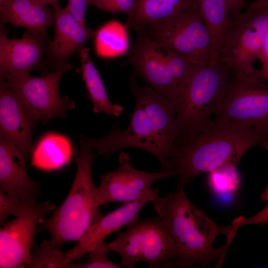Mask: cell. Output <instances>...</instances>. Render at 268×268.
<instances>
[{
	"mask_svg": "<svg viewBox=\"0 0 268 268\" xmlns=\"http://www.w3.org/2000/svg\"><path fill=\"white\" fill-rule=\"evenodd\" d=\"M129 86L135 103L128 127L122 130L116 124L101 138L80 135V143L105 158L125 148H139L154 155L162 165L172 155L179 135L174 104L149 85L140 86L134 76Z\"/></svg>",
	"mask_w": 268,
	"mask_h": 268,
	"instance_id": "obj_1",
	"label": "cell"
},
{
	"mask_svg": "<svg viewBox=\"0 0 268 268\" xmlns=\"http://www.w3.org/2000/svg\"><path fill=\"white\" fill-rule=\"evenodd\" d=\"M264 138L249 127L217 117L201 130L179 135L173 153L160 171L177 176L176 190L184 189L197 176L227 163L237 165Z\"/></svg>",
	"mask_w": 268,
	"mask_h": 268,
	"instance_id": "obj_2",
	"label": "cell"
},
{
	"mask_svg": "<svg viewBox=\"0 0 268 268\" xmlns=\"http://www.w3.org/2000/svg\"><path fill=\"white\" fill-rule=\"evenodd\" d=\"M151 202L175 243L176 266L203 267L217 260L216 267H220L232 241L227 240L219 248L214 247L213 243L221 234L233 240L238 230L233 223L227 226L216 224L189 201L184 189L158 197Z\"/></svg>",
	"mask_w": 268,
	"mask_h": 268,
	"instance_id": "obj_3",
	"label": "cell"
},
{
	"mask_svg": "<svg viewBox=\"0 0 268 268\" xmlns=\"http://www.w3.org/2000/svg\"><path fill=\"white\" fill-rule=\"evenodd\" d=\"M95 158V150L81 144L75 157V176L67 197L38 227L50 233L51 244L57 249L67 242H78L103 216L92 177Z\"/></svg>",
	"mask_w": 268,
	"mask_h": 268,
	"instance_id": "obj_4",
	"label": "cell"
},
{
	"mask_svg": "<svg viewBox=\"0 0 268 268\" xmlns=\"http://www.w3.org/2000/svg\"><path fill=\"white\" fill-rule=\"evenodd\" d=\"M233 73L219 62L195 66L173 102L179 135L197 133L211 122Z\"/></svg>",
	"mask_w": 268,
	"mask_h": 268,
	"instance_id": "obj_5",
	"label": "cell"
},
{
	"mask_svg": "<svg viewBox=\"0 0 268 268\" xmlns=\"http://www.w3.org/2000/svg\"><path fill=\"white\" fill-rule=\"evenodd\" d=\"M109 244L111 251L121 256L122 266L127 268H133L139 262L151 268L176 266L175 243L158 215L144 219L138 217Z\"/></svg>",
	"mask_w": 268,
	"mask_h": 268,
	"instance_id": "obj_6",
	"label": "cell"
},
{
	"mask_svg": "<svg viewBox=\"0 0 268 268\" xmlns=\"http://www.w3.org/2000/svg\"><path fill=\"white\" fill-rule=\"evenodd\" d=\"M140 32L163 48L195 65L211 62V39L199 7L186 8L167 18L149 23Z\"/></svg>",
	"mask_w": 268,
	"mask_h": 268,
	"instance_id": "obj_7",
	"label": "cell"
},
{
	"mask_svg": "<svg viewBox=\"0 0 268 268\" xmlns=\"http://www.w3.org/2000/svg\"><path fill=\"white\" fill-rule=\"evenodd\" d=\"M215 115L251 128L268 139V82L256 72L234 73Z\"/></svg>",
	"mask_w": 268,
	"mask_h": 268,
	"instance_id": "obj_8",
	"label": "cell"
},
{
	"mask_svg": "<svg viewBox=\"0 0 268 268\" xmlns=\"http://www.w3.org/2000/svg\"><path fill=\"white\" fill-rule=\"evenodd\" d=\"M268 29V10L235 13L220 46L217 61L234 73L253 74Z\"/></svg>",
	"mask_w": 268,
	"mask_h": 268,
	"instance_id": "obj_9",
	"label": "cell"
},
{
	"mask_svg": "<svg viewBox=\"0 0 268 268\" xmlns=\"http://www.w3.org/2000/svg\"><path fill=\"white\" fill-rule=\"evenodd\" d=\"M73 67L69 63L39 77L30 74L21 76L0 74V76L19 95L37 120L46 124L54 118H65L67 112L75 107L74 102L68 97H60L59 89L63 76Z\"/></svg>",
	"mask_w": 268,
	"mask_h": 268,
	"instance_id": "obj_10",
	"label": "cell"
},
{
	"mask_svg": "<svg viewBox=\"0 0 268 268\" xmlns=\"http://www.w3.org/2000/svg\"><path fill=\"white\" fill-rule=\"evenodd\" d=\"M55 205L48 201L28 203L24 211L0 229V268H27L38 224L52 212Z\"/></svg>",
	"mask_w": 268,
	"mask_h": 268,
	"instance_id": "obj_11",
	"label": "cell"
},
{
	"mask_svg": "<svg viewBox=\"0 0 268 268\" xmlns=\"http://www.w3.org/2000/svg\"><path fill=\"white\" fill-rule=\"evenodd\" d=\"M118 162L116 169L100 176V183L96 189V201L99 206L135 201L150 191L156 181L171 177L167 172H150L136 169L130 155L125 152L119 155Z\"/></svg>",
	"mask_w": 268,
	"mask_h": 268,
	"instance_id": "obj_12",
	"label": "cell"
},
{
	"mask_svg": "<svg viewBox=\"0 0 268 268\" xmlns=\"http://www.w3.org/2000/svg\"><path fill=\"white\" fill-rule=\"evenodd\" d=\"M137 33L125 65L132 66L134 73L157 93L174 102L181 85L167 65L161 47L143 32Z\"/></svg>",
	"mask_w": 268,
	"mask_h": 268,
	"instance_id": "obj_13",
	"label": "cell"
},
{
	"mask_svg": "<svg viewBox=\"0 0 268 268\" xmlns=\"http://www.w3.org/2000/svg\"><path fill=\"white\" fill-rule=\"evenodd\" d=\"M0 27V75L21 76L34 70L48 73L44 60L51 41L48 34L26 30L21 38L9 39L4 25Z\"/></svg>",
	"mask_w": 268,
	"mask_h": 268,
	"instance_id": "obj_14",
	"label": "cell"
},
{
	"mask_svg": "<svg viewBox=\"0 0 268 268\" xmlns=\"http://www.w3.org/2000/svg\"><path fill=\"white\" fill-rule=\"evenodd\" d=\"M38 121L19 95L0 76V137L31 158L34 149L32 135Z\"/></svg>",
	"mask_w": 268,
	"mask_h": 268,
	"instance_id": "obj_15",
	"label": "cell"
},
{
	"mask_svg": "<svg viewBox=\"0 0 268 268\" xmlns=\"http://www.w3.org/2000/svg\"><path fill=\"white\" fill-rule=\"evenodd\" d=\"M54 35L46 52V65L52 72L68 65L71 57L93 38L95 30L79 22L66 6L53 8Z\"/></svg>",
	"mask_w": 268,
	"mask_h": 268,
	"instance_id": "obj_16",
	"label": "cell"
},
{
	"mask_svg": "<svg viewBox=\"0 0 268 268\" xmlns=\"http://www.w3.org/2000/svg\"><path fill=\"white\" fill-rule=\"evenodd\" d=\"M159 197L158 188L151 189L140 198L127 203L103 216L94 223L72 249L66 253L64 268L70 262L80 260L112 233L138 218L141 209Z\"/></svg>",
	"mask_w": 268,
	"mask_h": 268,
	"instance_id": "obj_17",
	"label": "cell"
},
{
	"mask_svg": "<svg viewBox=\"0 0 268 268\" xmlns=\"http://www.w3.org/2000/svg\"><path fill=\"white\" fill-rule=\"evenodd\" d=\"M25 156L16 147L0 137V190L26 203L36 201L40 185L27 171Z\"/></svg>",
	"mask_w": 268,
	"mask_h": 268,
	"instance_id": "obj_18",
	"label": "cell"
},
{
	"mask_svg": "<svg viewBox=\"0 0 268 268\" xmlns=\"http://www.w3.org/2000/svg\"><path fill=\"white\" fill-rule=\"evenodd\" d=\"M39 0H6L0 6V23L22 27L33 32L47 34L52 26L54 11Z\"/></svg>",
	"mask_w": 268,
	"mask_h": 268,
	"instance_id": "obj_19",
	"label": "cell"
},
{
	"mask_svg": "<svg viewBox=\"0 0 268 268\" xmlns=\"http://www.w3.org/2000/svg\"><path fill=\"white\" fill-rule=\"evenodd\" d=\"M201 15L211 37L212 58L218 62V52L233 14L240 12L231 0H198Z\"/></svg>",
	"mask_w": 268,
	"mask_h": 268,
	"instance_id": "obj_20",
	"label": "cell"
},
{
	"mask_svg": "<svg viewBox=\"0 0 268 268\" xmlns=\"http://www.w3.org/2000/svg\"><path fill=\"white\" fill-rule=\"evenodd\" d=\"M73 154V147L67 137L50 133L43 136L34 147L31 165L44 171L57 170L67 164Z\"/></svg>",
	"mask_w": 268,
	"mask_h": 268,
	"instance_id": "obj_21",
	"label": "cell"
},
{
	"mask_svg": "<svg viewBox=\"0 0 268 268\" xmlns=\"http://www.w3.org/2000/svg\"><path fill=\"white\" fill-rule=\"evenodd\" d=\"M89 49L83 47L78 53L81 63L82 79L92 103L95 113H105L119 117L123 112L122 106L113 104L110 100L99 73L91 60Z\"/></svg>",
	"mask_w": 268,
	"mask_h": 268,
	"instance_id": "obj_22",
	"label": "cell"
},
{
	"mask_svg": "<svg viewBox=\"0 0 268 268\" xmlns=\"http://www.w3.org/2000/svg\"><path fill=\"white\" fill-rule=\"evenodd\" d=\"M127 29L126 25L112 20L95 30L93 38L96 55L101 58L111 59L127 53L129 41Z\"/></svg>",
	"mask_w": 268,
	"mask_h": 268,
	"instance_id": "obj_23",
	"label": "cell"
},
{
	"mask_svg": "<svg viewBox=\"0 0 268 268\" xmlns=\"http://www.w3.org/2000/svg\"><path fill=\"white\" fill-rule=\"evenodd\" d=\"M236 165L227 163L208 172V184L214 193L227 195L237 191L240 176Z\"/></svg>",
	"mask_w": 268,
	"mask_h": 268,
	"instance_id": "obj_24",
	"label": "cell"
},
{
	"mask_svg": "<svg viewBox=\"0 0 268 268\" xmlns=\"http://www.w3.org/2000/svg\"><path fill=\"white\" fill-rule=\"evenodd\" d=\"M66 253L54 248L50 241L44 240L31 252L27 268H64Z\"/></svg>",
	"mask_w": 268,
	"mask_h": 268,
	"instance_id": "obj_25",
	"label": "cell"
},
{
	"mask_svg": "<svg viewBox=\"0 0 268 268\" xmlns=\"http://www.w3.org/2000/svg\"><path fill=\"white\" fill-rule=\"evenodd\" d=\"M111 251L109 243L104 241L95 246L88 253L86 260L82 263L70 262L66 268H121L122 265L116 264L109 260L108 254Z\"/></svg>",
	"mask_w": 268,
	"mask_h": 268,
	"instance_id": "obj_26",
	"label": "cell"
},
{
	"mask_svg": "<svg viewBox=\"0 0 268 268\" xmlns=\"http://www.w3.org/2000/svg\"><path fill=\"white\" fill-rule=\"evenodd\" d=\"M28 203L21 201L0 190V224H4L11 215L19 216L24 211Z\"/></svg>",
	"mask_w": 268,
	"mask_h": 268,
	"instance_id": "obj_27",
	"label": "cell"
},
{
	"mask_svg": "<svg viewBox=\"0 0 268 268\" xmlns=\"http://www.w3.org/2000/svg\"><path fill=\"white\" fill-rule=\"evenodd\" d=\"M137 0H88V3L112 14L129 15L135 8Z\"/></svg>",
	"mask_w": 268,
	"mask_h": 268,
	"instance_id": "obj_28",
	"label": "cell"
},
{
	"mask_svg": "<svg viewBox=\"0 0 268 268\" xmlns=\"http://www.w3.org/2000/svg\"><path fill=\"white\" fill-rule=\"evenodd\" d=\"M238 228L252 224H266L268 223V202L264 208L253 216L246 218L240 216L233 221Z\"/></svg>",
	"mask_w": 268,
	"mask_h": 268,
	"instance_id": "obj_29",
	"label": "cell"
},
{
	"mask_svg": "<svg viewBox=\"0 0 268 268\" xmlns=\"http://www.w3.org/2000/svg\"><path fill=\"white\" fill-rule=\"evenodd\" d=\"M88 4V0H68L66 6L79 22L86 25L85 15Z\"/></svg>",
	"mask_w": 268,
	"mask_h": 268,
	"instance_id": "obj_30",
	"label": "cell"
},
{
	"mask_svg": "<svg viewBox=\"0 0 268 268\" xmlns=\"http://www.w3.org/2000/svg\"><path fill=\"white\" fill-rule=\"evenodd\" d=\"M257 60L261 63V69L268 68V29Z\"/></svg>",
	"mask_w": 268,
	"mask_h": 268,
	"instance_id": "obj_31",
	"label": "cell"
},
{
	"mask_svg": "<svg viewBox=\"0 0 268 268\" xmlns=\"http://www.w3.org/2000/svg\"><path fill=\"white\" fill-rule=\"evenodd\" d=\"M247 9L254 12L268 10V0H255L249 4Z\"/></svg>",
	"mask_w": 268,
	"mask_h": 268,
	"instance_id": "obj_32",
	"label": "cell"
},
{
	"mask_svg": "<svg viewBox=\"0 0 268 268\" xmlns=\"http://www.w3.org/2000/svg\"><path fill=\"white\" fill-rule=\"evenodd\" d=\"M261 145L265 148L266 150L268 151V139L264 141L262 144ZM261 199L263 201H268V184L261 194Z\"/></svg>",
	"mask_w": 268,
	"mask_h": 268,
	"instance_id": "obj_33",
	"label": "cell"
},
{
	"mask_svg": "<svg viewBox=\"0 0 268 268\" xmlns=\"http://www.w3.org/2000/svg\"><path fill=\"white\" fill-rule=\"evenodd\" d=\"M256 74L261 79L268 82V68L256 70Z\"/></svg>",
	"mask_w": 268,
	"mask_h": 268,
	"instance_id": "obj_34",
	"label": "cell"
},
{
	"mask_svg": "<svg viewBox=\"0 0 268 268\" xmlns=\"http://www.w3.org/2000/svg\"><path fill=\"white\" fill-rule=\"evenodd\" d=\"M46 4H50L53 8L59 5V0H39Z\"/></svg>",
	"mask_w": 268,
	"mask_h": 268,
	"instance_id": "obj_35",
	"label": "cell"
},
{
	"mask_svg": "<svg viewBox=\"0 0 268 268\" xmlns=\"http://www.w3.org/2000/svg\"><path fill=\"white\" fill-rule=\"evenodd\" d=\"M231 0L234 4L236 8L238 11H240V9L243 6V5L244 3V0Z\"/></svg>",
	"mask_w": 268,
	"mask_h": 268,
	"instance_id": "obj_36",
	"label": "cell"
},
{
	"mask_svg": "<svg viewBox=\"0 0 268 268\" xmlns=\"http://www.w3.org/2000/svg\"><path fill=\"white\" fill-rule=\"evenodd\" d=\"M6 0H0V6H1L6 1Z\"/></svg>",
	"mask_w": 268,
	"mask_h": 268,
	"instance_id": "obj_37",
	"label": "cell"
}]
</instances>
